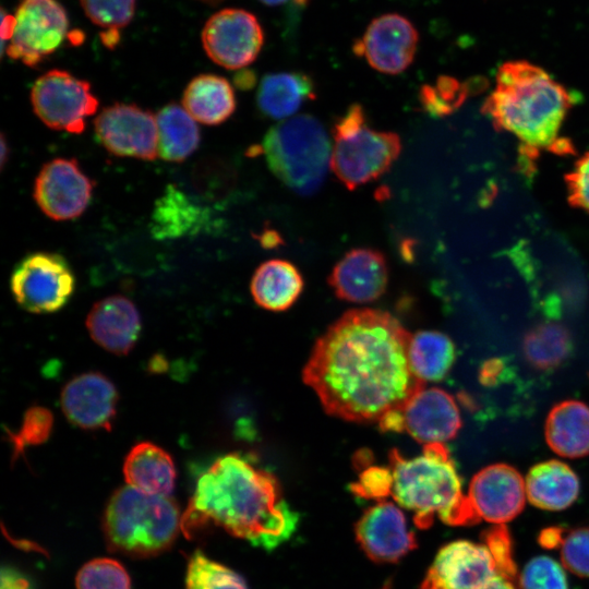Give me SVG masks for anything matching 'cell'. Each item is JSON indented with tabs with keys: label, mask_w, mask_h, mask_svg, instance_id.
I'll use <instances>...</instances> for the list:
<instances>
[{
	"label": "cell",
	"mask_w": 589,
	"mask_h": 589,
	"mask_svg": "<svg viewBox=\"0 0 589 589\" xmlns=\"http://www.w3.org/2000/svg\"><path fill=\"white\" fill-rule=\"evenodd\" d=\"M393 473L390 468L380 466L364 467L357 482L351 485V491L359 497L366 500L384 501L392 495Z\"/></svg>",
	"instance_id": "cell-40"
},
{
	"label": "cell",
	"mask_w": 589,
	"mask_h": 589,
	"mask_svg": "<svg viewBox=\"0 0 589 589\" xmlns=\"http://www.w3.org/2000/svg\"><path fill=\"white\" fill-rule=\"evenodd\" d=\"M545 440L562 457L589 455V406L574 399L555 405L545 421Z\"/></svg>",
	"instance_id": "cell-23"
},
{
	"label": "cell",
	"mask_w": 589,
	"mask_h": 589,
	"mask_svg": "<svg viewBox=\"0 0 589 589\" xmlns=\"http://www.w3.org/2000/svg\"><path fill=\"white\" fill-rule=\"evenodd\" d=\"M88 19L111 34L131 21L135 0H80Z\"/></svg>",
	"instance_id": "cell-36"
},
{
	"label": "cell",
	"mask_w": 589,
	"mask_h": 589,
	"mask_svg": "<svg viewBox=\"0 0 589 589\" xmlns=\"http://www.w3.org/2000/svg\"><path fill=\"white\" fill-rule=\"evenodd\" d=\"M7 52L28 67L56 51L68 31L64 9L56 0H20Z\"/></svg>",
	"instance_id": "cell-10"
},
{
	"label": "cell",
	"mask_w": 589,
	"mask_h": 589,
	"mask_svg": "<svg viewBox=\"0 0 589 589\" xmlns=\"http://www.w3.org/2000/svg\"><path fill=\"white\" fill-rule=\"evenodd\" d=\"M529 502L544 510H562L578 497L580 483L577 474L563 461L551 459L534 465L526 480Z\"/></svg>",
	"instance_id": "cell-22"
},
{
	"label": "cell",
	"mask_w": 589,
	"mask_h": 589,
	"mask_svg": "<svg viewBox=\"0 0 589 589\" xmlns=\"http://www.w3.org/2000/svg\"><path fill=\"white\" fill-rule=\"evenodd\" d=\"M568 203L589 213V152L565 175Z\"/></svg>",
	"instance_id": "cell-41"
},
{
	"label": "cell",
	"mask_w": 589,
	"mask_h": 589,
	"mask_svg": "<svg viewBox=\"0 0 589 589\" xmlns=\"http://www.w3.org/2000/svg\"><path fill=\"white\" fill-rule=\"evenodd\" d=\"M333 137L330 167L348 190L384 175L401 153L399 135L369 127L360 104H352L336 120Z\"/></svg>",
	"instance_id": "cell-7"
},
{
	"label": "cell",
	"mask_w": 589,
	"mask_h": 589,
	"mask_svg": "<svg viewBox=\"0 0 589 589\" xmlns=\"http://www.w3.org/2000/svg\"><path fill=\"white\" fill-rule=\"evenodd\" d=\"M158 156L167 161H182L199 146L200 131L195 120L177 104L164 107L156 116Z\"/></svg>",
	"instance_id": "cell-28"
},
{
	"label": "cell",
	"mask_w": 589,
	"mask_h": 589,
	"mask_svg": "<svg viewBox=\"0 0 589 589\" xmlns=\"http://www.w3.org/2000/svg\"><path fill=\"white\" fill-rule=\"evenodd\" d=\"M201 209L179 190L168 187L153 215V233L158 238L178 237L199 225Z\"/></svg>",
	"instance_id": "cell-31"
},
{
	"label": "cell",
	"mask_w": 589,
	"mask_h": 589,
	"mask_svg": "<svg viewBox=\"0 0 589 589\" xmlns=\"http://www.w3.org/2000/svg\"><path fill=\"white\" fill-rule=\"evenodd\" d=\"M392 497L413 514L419 528H429L435 517L447 525H472L480 519L444 443L423 445L422 454L407 458L396 448L389 453Z\"/></svg>",
	"instance_id": "cell-4"
},
{
	"label": "cell",
	"mask_w": 589,
	"mask_h": 589,
	"mask_svg": "<svg viewBox=\"0 0 589 589\" xmlns=\"http://www.w3.org/2000/svg\"><path fill=\"white\" fill-rule=\"evenodd\" d=\"M418 41V32L409 20L397 13H387L370 23L353 50L364 57L374 70L394 75L411 64Z\"/></svg>",
	"instance_id": "cell-13"
},
{
	"label": "cell",
	"mask_w": 589,
	"mask_h": 589,
	"mask_svg": "<svg viewBox=\"0 0 589 589\" xmlns=\"http://www.w3.org/2000/svg\"><path fill=\"white\" fill-rule=\"evenodd\" d=\"M467 497L480 520L505 525L524 509L525 481L514 467L493 464L473 476Z\"/></svg>",
	"instance_id": "cell-16"
},
{
	"label": "cell",
	"mask_w": 589,
	"mask_h": 589,
	"mask_svg": "<svg viewBox=\"0 0 589 589\" xmlns=\"http://www.w3.org/2000/svg\"><path fill=\"white\" fill-rule=\"evenodd\" d=\"M263 3L268 5H277L286 2L287 0H261Z\"/></svg>",
	"instance_id": "cell-49"
},
{
	"label": "cell",
	"mask_w": 589,
	"mask_h": 589,
	"mask_svg": "<svg viewBox=\"0 0 589 589\" xmlns=\"http://www.w3.org/2000/svg\"><path fill=\"white\" fill-rule=\"evenodd\" d=\"M182 105L195 121L217 125L233 113L236 97L226 79L202 74L194 77L187 86Z\"/></svg>",
	"instance_id": "cell-27"
},
{
	"label": "cell",
	"mask_w": 589,
	"mask_h": 589,
	"mask_svg": "<svg viewBox=\"0 0 589 589\" xmlns=\"http://www.w3.org/2000/svg\"><path fill=\"white\" fill-rule=\"evenodd\" d=\"M15 25V17L9 14H5L4 11L1 13V39L2 45L5 40H10Z\"/></svg>",
	"instance_id": "cell-45"
},
{
	"label": "cell",
	"mask_w": 589,
	"mask_h": 589,
	"mask_svg": "<svg viewBox=\"0 0 589 589\" xmlns=\"http://www.w3.org/2000/svg\"><path fill=\"white\" fill-rule=\"evenodd\" d=\"M503 370L504 363L500 359L486 361L480 369V382L488 386L496 384Z\"/></svg>",
	"instance_id": "cell-42"
},
{
	"label": "cell",
	"mask_w": 589,
	"mask_h": 589,
	"mask_svg": "<svg viewBox=\"0 0 589 589\" xmlns=\"http://www.w3.org/2000/svg\"><path fill=\"white\" fill-rule=\"evenodd\" d=\"M118 398L117 388L108 377L98 372H87L65 384L61 407L67 419L79 428L110 431Z\"/></svg>",
	"instance_id": "cell-18"
},
{
	"label": "cell",
	"mask_w": 589,
	"mask_h": 589,
	"mask_svg": "<svg viewBox=\"0 0 589 589\" xmlns=\"http://www.w3.org/2000/svg\"><path fill=\"white\" fill-rule=\"evenodd\" d=\"M1 148H2V153H1V166L3 167L4 163H5V157H7V145H5V141H4V136L2 135L1 136Z\"/></svg>",
	"instance_id": "cell-48"
},
{
	"label": "cell",
	"mask_w": 589,
	"mask_h": 589,
	"mask_svg": "<svg viewBox=\"0 0 589 589\" xmlns=\"http://www.w3.org/2000/svg\"><path fill=\"white\" fill-rule=\"evenodd\" d=\"M123 474L129 485L146 493L170 496L175 488L176 468L171 456L149 442L139 443L130 450Z\"/></svg>",
	"instance_id": "cell-25"
},
{
	"label": "cell",
	"mask_w": 589,
	"mask_h": 589,
	"mask_svg": "<svg viewBox=\"0 0 589 589\" xmlns=\"http://www.w3.org/2000/svg\"><path fill=\"white\" fill-rule=\"evenodd\" d=\"M53 416L43 406L28 408L23 417L17 432H8L9 442L12 445V458L16 459L25 448L45 443L52 431Z\"/></svg>",
	"instance_id": "cell-33"
},
{
	"label": "cell",
	"mask_w": 589,
	"mask_h": 589,
	"mask_svg": "<svg viewBox=\"0 0 589 589\" xmlns=\"http://www.w3.org/2000/svg\"><path fill=\"white\" fill-rule=\"evenodd\" d=\"M572 350L568 330L556 323L531 329L524 339L526 359L537 369L549 370L563 362Z\"/></svg>",
	"instance_id": "cell-30"
},
{
	"label": "cell",
	"mask_w": 589,
	"mask_h": 589,
	"mask_svg": "<svg viewBox=\"0 0 589 589\" xmlns=\"http://www.w3.org/2000/svg\"><path fill=\"white\" fill-rule=\"evenodd\" d=\"M484 545L490 551L498 576L513 580L517 569L513 557V543L505 525H494L483 533Z\"/></svg>",
	"instance_id": "cell-39"
},
{
	"label": "cell",
	"mask_w": 589,
	"mask_h": 589,
	"mask_svg": "<svg viewBox=\"0 0 589 589\" xmlns=\"http://www.w3.org/2000/svg\"><path fill=\"white\" fill-rule=\"evenodd\" d=\"M98 141L111 154L154 160L158 156L156 117L135 105L115 104L94 120Z\"/></svg>",
	"instance_id": "cell-12"
},
{
	"label": "cell",
	"mask_w": 589,
	"mask_h": 589,
	"mask_svg": "<svg viewBox=\"0 0 589 589\" xmlns=\"http://www.w3.org/2000/svg\"><path fill=\"white\" fill-rule=\"evenodd\" d=\"M93 182L75 159L57 158L41 168L34 197L40 209L55 220L79 217L87 207Z\"/></svg>",
	"instance_id": "cell-15"
},
{
	"label": "cell",
	"mask_w": 589,
	"mask_h": 589,
	"mask_svg": "<svg viewBox=\"0 0 589 589\" xmlns=\"http://www.w3.org/2000/svg\"><path fill=\"white\" fill-rule=\"evenodd\" d=\"M572 105L567 89L542 68L513 60L498 68L482 110L498 130L542 148L555 143Z\"/></svg>",
	"instance_id": "cell-3"
},
{
	"label": "cell",
	"mask_w": 589,
	"mask_h": 589,
	"mask_svg": "<svg viewBox=\"0 0 589 589\" xmlns=\"http://www.w3.org/2000/svg\"><path fill=\"white\" fill-rule=\"evenodd\" d=\"M262 151L271 171L300 195H311L320 189L332 158L327 133L321 121L310 115L271 128Z\"/></svg>",
	"instance_id": "cell-6"
},
{
	"label": "cell",
	"mask_w": 589,
	"mask_h": 589,
	"mask_svg": "<svg viewBox=\"0 0 589 589\" xmlns=\"http://www.w3.org/2000/svg\"><path fill=\"white\" fill-rule=\"evenodd\" d=\"M177 503L165 495L124 485L110 497L104 516V532L113 552L136 558L168 550L181 529Z\"/></svg>",
	"instance_id": "cell-5"
},
{
	"label": "cell",
	"mask_w": 589,
	"mask_h": 589,
	"mask_svg": "<svg viewBox=\"0 0 589 589\" xmlns=\"http://www.w3.org/2000/svg\"><path fill=\"white\" fill-rule=\"evenodd\" d=\"M411 336L387 312L348 311L316 340L303 382L328 414L378 422L424 386L410 365Z\"/></svg>",
	"instance_id": "cell-1"
},
{
	"label": "cell",
	"mask_w": 589,
	"mask_h": 589,
	"mask_svg": "<svg viewBox=\"0 0 589 589\" xmlns=\"http://www.w3.org/2000/svg\"><path fill=\"white\" fill-rule=\"evenodd\" d=\"M264 41L256 17L241 9H224L214 14L202 31L207 56L217 64L237 70L251 64Z\"/></svg>",
	"instance_id": "cell-11"
},
{
	"label": "cell",
	"mask_w": 589,
	"mask_h": 589,
	"mask_svg": "<svg viewBox=\"0 0 589 589\" xmlns=\"http://www.w3.org/2000/svg\"><path fill=\"white\" fill-rule=\"evenodd\" d=\"M464 98L458 82L449 76H441L434 85H423L419 92V101L424 110L434 116L447 115Z\"/></svg>",
	"instance_id": "cell-37"
},
{
	"label": "cell",
	"mask_w": 589,
	"mask_h": 589,
	"mask_svg": "<svg viewBox=\"0 0 589 589\" xmlns=\"http://www.w3.org/2000/svg\"><path fill=\"white\" fill-rule=\"evenodd\" d=\"M31 101L47 127L75 134L84 131L85 118L98 107L89 83L62 70H50L38 77L32 87Z\"/></svg>",
	"instance_id": "cell-9"
},
{
	"label": "cell",
	"mask_w": 589,
	"mask_h": 589,
	"mask_svg": "<svg viewBox=\"0 0 589 589\" xmlns=\"http://www.w3.org/2000/svg\"><path fill=\"white\" fill-rule=\"evenodd\" d=\"M298 522V513L285 501L277 479L245 456L230 453L199 478L181 516V530L192 539L214 525L272 551L293 534Z\"/></svg>",
	"instance_id": "cell-2"
},
{
	"label": "cell",
	"mask_w": 589,
	"mask_h": 589,
	"mask_svg": "<svg viewBox=\"0 0 589 589\" xmlns=\"http://www.w3.org/2000/svg\"><path fill=\"white\" fill-rule=\"evenodd\" d=\"M356 537L364 553L378 563L397 562L417 546L402 508L388 501H380L363 513Z\"/></svg>",
	"instance_id": "cell-17"
},
{
	"label": "cell",
	"mask_w": 589,
	"mask_h": 589,
	"mask_svg": "<svg viewBox=\"0 0 589 589\" xmlns=\"http://www.w3.org/2000/svg\"><path fill=\"white\" fill-rule=\"evenodd\" d=\"M497 575L484 544L457 540L438 550L420 589H480Z\"/></svg>",
	"instance_id": "cell-14"
},
{
	"label": "cell",
	"mask_w": 589,
	"mask_h": 589,
	"mask_svg": "<svg viewBox=\"0 0 589 589\" xmlns=\"http://www.w3.org/2000/svg\"><path fill=\"white\" fill-rule=\"evenodd\" d=\"M480 589H516V588L514 587L512 580H508L497 575Z\"/></svg>",
	"instance_id": "cell-46"
},
{
	"label": "cell",
	"mask_w": 589,
	"mask_h": 589,
	"mask_svg": "<svg viewBox=\"0 0 589 589\" xmlns=\"http://www.w3.org/2000/svg\"><path fill=\"white\" fill-rule=\"evenodd\" d=\"M303 285V278L296 265L274 259L256 268L250 288L254 301L261 308L285 311L297 301Z\"/></svg>",
	"instance_id": "cell-26"
},
{
	"label": "cell",
	"mask_w": 589,
	"mask_h": 589,
	"mask_svg": "<svg viewBox=\"0 0 589 589\" xmlns=\"http://www.w3.org/2000/svg\"><path fill=\"white\" fill-rule=\"evenodd\" d=\"M315 97L314 82L309 75L301 72L268 73L260 83L256 105L263 117L280 120L292 116Z\"/></svg>",
	"instance_id": "cell-24"
},
{
	"label": "cell",
	"mask_w": 589,
	"mask_h": 589,
	"mask_svg": "<svg viewBox=\"0 0 589 589\" xmlns=\"http://www.w3.org/2000/svg\"><path fill=\"white\" fill-rule=\"evenodd\" d=\"M75 582L76 589H131L125 568L108 557L95 558L83 565Z\"/></svg>",
	"instance_id": "cell-34"
},
{
	"label": "cell",
	"mask_w": 589,
	"mask_h": 589,
	"mask_svg": "<svg viewBox=\"0 0 589 589\" xmlns=\"http://www.w3.org/2000/svg\"><path fill=\"white\" fill-rule=\"evenodd\" d=\"M388 276V264L381 251L356 248L335 264L328 284L339 299L366 303L384 294Z\"/></svg>",
	"instance_id": "cell-20"
},
{
	"label": "cell",
	"mask_w": 589,
	"mask_h": 589,
	"mask_svg": "<svg viewBox=\"0 0 589 589\" xmlns=\"http://www.w3.org/2000/svg\"><path fill=\"white\" fill-rule=\"evenodd\" d=\"M75 288L74 274L59 254L38 252L25 256L11 276V290L24 310L47 314L62 309Z\"/></svg>",
	"instance_id": "cell-8"
},
{
	"label": "cell",
	"mask_w": 589,
	"mask_h": 589,
	"mask_svg": "<svg viewBox=\"0 0 589 589\" xmlns=\"http://www.w3.org/2000/svg\"><path fill=\"white\" fill-rule=\"evenodd\" d=\"M560 550L566 570L589 578V527L566 530Z\"/></svg>",
	"instance_id": "cell-38"
},
{
	"label": "cell",
	"mask_w": 589,
	"mask_h": 589,
	"mask_svg": "<svg viewBox=\"0 0 589 589\" xmlns=\"http://www.w3.org/2000/svg\"><path fill=\"white\" fill-rule=\"evenodd\" d=\"M566 530L560 527H549L541 530L538 541L548 550L558 549L563 542Z\"/></svg>",
	"instance_id": "cell-43"
},
{
	"label": "cell",
	"mask_w": 589,
	"mask_h": 589,
	"mask_svg": "<svg viewBox=\"0 0 589 589\" xmlns=\"http://www.w3.org/2000/svg\"><path fill=\"white\" fill-rule=\"evenodd\" d=\"M203 1H206V2H219V1H223V0H203Z\"/></svg>",
	"instance_id": "cell-50"
},
{
	"label": "cell",
	"mask_w": 589,
	"mask_h": 589,
	"mask_svg": "<svg viewBox=\"0 0 589 589\" xmlns=\"http://www.w3.org/2000/svg\"><path fill=\"white\" fill-rule=\"evenodd\" d=\"M1 589H29V584L17 572L3 568L1 572Z\"/></svg>",
	"instance_id": "cell-44"
},
{
	"label": "cell",
	"mask_w": 589,
	"mask_h": 589,
	"mask_svg": "<svg viewBox=\"0 0 589 589\" xmlns=\"http://www.w3.org/2000/svg\"><path fill=\"white\" fill-rule=\"evenodd\" d=\"M409 361L414 375L423 383L440 381L455 361L454 342L440 332H418L410 339Z\"/></svg>",
	"instance_id": "cell-29"
},
{
	"label": "cell",
	"mask_w": 589,
	"mask_h": 589,
	"mask_svg": "<svg viewBox=\"0 0 589 589\" xmlns=\"http://www.w3.org/2000/svg\"><path fill=\"white\" fill-rule=\"evenodd\" d=\"M404 431L426 445L454 438L461 419L454 397L438 387H421L404 405Z\"/></svg>",
	"instance_id": "cell-19"
},
{
	"label": "cell",
	"mask_w": 589,
	"mask_h": 589,
	"mask_svg": "<svg viewBox=\"0 0 589 589\" xmlns=\"http://www.w3.org/2000/svg\"><path fill=\"white\" fill-rule=\"evenodd\" d=\"M141 326L136 306L122 296L98 301L86 318V327L93 340L118 356H125L132 350L140 337Z\"/></svg>",
	"instance_id": "cell-21"
},
{
	"label": "cell",
	"mask_w": 589,
	"mask_h": 589,
	"mask_svg": "<svg viewBox=\"0 0 589 589\" xmlns=\"http://www.w3.org/2000/svg\"><path fill=\"white\" fill-rule=\"evenodd\" d=\"M565 567L554 558L540 555L524 567L519 584L521 589H569Z\"/></svg>",
	"instance_id": "cell-35"
},
{
	"label": "cell",
	"mask_w": 589,
	"mask_h": 589,
	"mask_svg": "<svg viewBox=\"0 0 589 589\" xmlns=\"http://www.w3.org/2000/svg\"><path fill=\"white\" fill-rule=\"evenodd\" d=\"M187 589H249L244 578L229 567L195 551L190 558Z\"/></svg>",
	"instance_id": "cell-32"
},
{
	"label": "cell",
	"mask_w": 589,
	"mask_h": 589,
	"mask_svg": "<svg viewBox=\"0 0 589 589\" xmlns=\"http://www.w3.org/2000/svg\"><path fill=\"white\" fill-rule=\"evenodd\" d=\"M281 243L279 235L275 230H266L263 236H261V244L264 248H275Z\"/></svg>",
	"instance_id": "cell-47"
}]
</instances>
